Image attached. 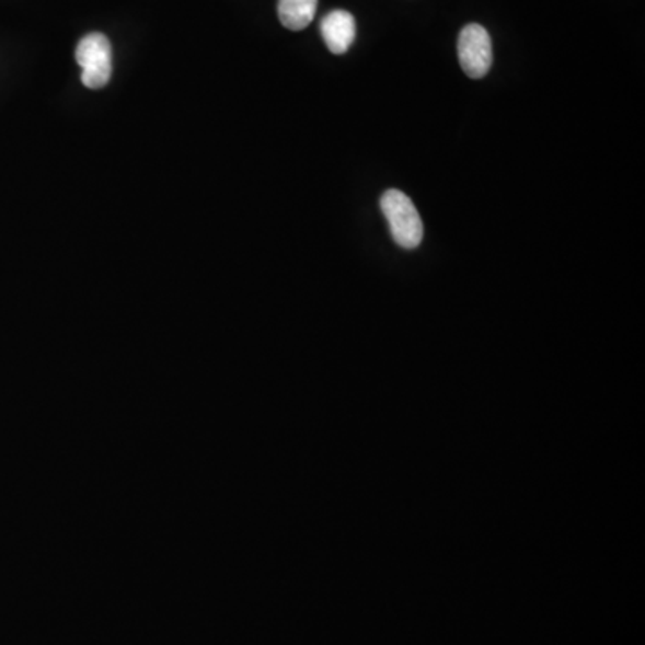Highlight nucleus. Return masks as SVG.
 <instances>
[{
  "label": "nucleus",
  "instance_id": "3",
  "mask_svg": "<svg viewBox=\"0 0 645 645\" xmlns=\"http://www.w3.org/2000/svg\"><path fill=\"white\" fill-rule=\"evenodd\" d=\"M458 56L464 74L472 79H483L493 64L492 38L483 25L469 24L463 27L458 39Z\"/></svg>",
  "mask_w": 645,
  "mask_h": 645
},
{
  "label": "nucleus",
  "instance_id": "5",
  "mask_svg": "<svg viewBox=\"0 0 645 645\" xmlns=\"http://www.w3.org/2000/svg\"><path fill=\"white\" fill-rule=\"evenodd\" d=\"M318 10V0H278V19L287 30L309 27Z\"/></svg>",
  "mask_w": 645,
  "mask_h": 645
},
{
  "label": "nucleus",
  "instance_id": "4",
  "mask_svg": "<svg viewBox=\"0 0 645 645\" xmlns=\"http://www.w3.org/2000/svg\"><path fill=\"white\" fill-rule=\"evenodd\" d=\"M321 36L332 55H345L355 42V19L345 10L331 11L321 20Z\"/></svg>",
  "mask_w": 645,
  "mask_h": 645
},
{
  "label": "nucleus",
  "instance_id": "1",
  "mask_svg": "<svg viewBox=\"0 0 645 645\" xmlns=\"http://www.w3.org/2000/svg\"><path fill=\"white\" fill-rule=\"evenodd\" d=\"M380 208L384 212L385 221L390 224L393 241L404 250H414L424 241V222L413 199L402 191L390 188L380 197Z\"/></svg>",
  "mask_w": 645,
  "mask_h": 645
},
{
  "label": "nucleus",
  "instance_id": "2",
  "mask_svg": "<svg viewBox=\"0 0 645 645\" xmlns=\"http://www.w3.org/2000/svg\"><path fill=\"white\" fill-rule=\"evenodd\" d=\"M76 61L83 69L81 81L90 90L104 89L114 72L112 44L101 33H90L79 42L76 49Z\"/></svg>",
  "mask_w": 645,
  "mask_h": 645
}]
</instances>
